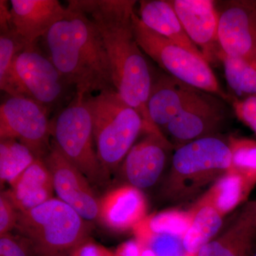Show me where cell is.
Wrapping results in <instances>:
<instances>
[{"label":"cell","mask_w":256,"mask_h":256,"mask_svg":"<svg viewBox=\"0 0 256 256\" xmlns=\"http://www.w3.org/2000/svg\"><path fill=\"white\" fill-rule=\"evenodd\" d=\"M98 28L112 66L116 90L139 112L146 132H162L153 124L148 104L153 77L132 26L134 0H72Z\"/></svg>","instance_id":"6da1fadb"},{"label":"cell","mask_w":256,"mask_h":256,"mask_svg":"<svg viewBox=\"0 0 256 256\" xmlns=\"http://www.w3.org/2000/svg\"><path fill=\"white\" fill-rule=\"evenodd\" d=\"M48 56L76 92L116 90L112 66L98 28L68 1L66 13L44 37Z\"/></svg>","instance_id":"7a4b0ae2"},{"label":"cell","mask_w":256,"mask_h":256,"mask_svg":"<svg viewBox=\"0 0 256 256\" xmlns=\"http://www.w3.org/2000/svg\"><path fill=\"white\" fill-rule=\"evenodd\" d=\"M232 163L228 140L213 136L183 144L172 156L163 193L173 201L188 200L226 173Z\"/></svg>","instance_id":"3957f363"},{"label":"cell","mask_w":256,"mask_h":256,"mask_svg":"<svg viewBox=\"0 0 256 256\" xmlns=\"http://www.w3.org/2000/svg\"><path fill=\"white\" fill-rule=\"evenodd\" d=\"M98 158L106 174L118 169L146 126L140 114L116 90L88 95Z\"/></svg>","instance_id":"277c9868"},{"label":"cell","mask_w":256,"mask_h":256,"mask_svg":"<svg viewBox=\"0 0 256 256\" xmlns=\"http://www.w3.org/2000/svg\"><path fill=\"white\" fill-rule=\"evenodd\" d=\"M15 230L28 239L37 256L68 254L90 238V222L58 198L20 212Z\"/></svg>","instance_id":"5b68a950"},{"label":"cell","mask_w":256,"mask_h":256,"mask_svg":"<svg viewBox=\"0 0 256 256\" xmlns=\"http://www.w3.org/2000/svg\"><path fill=\"white\" fill-rule=\"evenodd\" d=\"M87 96L76 92L68 105L56 112L50 118V136L60 154L94 186L105 182L108 175L98 158Z\"/></svg>","instance_id":"8992f818"},{"label":"cell","mask_w":256,"mask_h":256,"mask_svg":"<svg viewBox=\"0 0 256 256\" xmlns=\"http://www.w3.org/2000/svg\"><path fill=\"white\" fill-rule=\"evenodd\" d=\"M2 92L31 98L46 108L50 114L66 107L76 92L36 43L26 46L18 54Z\"/></svg>","instance_id":"52a82bcc"},{"label":"cell","mask_w":256,"mask_h":256,"mask_svg":"<svg viewBox=\"0 0 256 256\" xmlns=\"http://www.w3.org/2000/svg\"><path fill=\"white\" fill-rule=\"evenodd\" d=\"M132 26L141 50L166 74L224 100H230L228 94L220 87L210 64L203 57L148 28L136 12L132 14Z\"/></svg>","instance_id":"ba28073f"},{"label":"cell","mask_w":256,"mask_h":256,"mask_svg":"<svg viewBox=\"0 0 256 256\" xmlns=\"http://www.w3.org/2000/svg\"><path fill=\"white\" fill-rule=\"evenodd\" d=\"M50 114L31 98L6 94L0 106V140H16L44 159L52 148Z\"/></svg>","instance_id":"9c48e42d"},{"label":"cell","mask_w":256,"mask_h":256,"mask_svg":"<svg viewBox=\"0 0 256 256\" xmlns=\"http://www.w3.org/2000/svg\"><path fill=\"white\" fill-rule=\"evenodd\" d=\"M216 8L222 53L256 62V0L216 2Z\"/></svg>","instance_id":"30bf717a"},{"label":"cell","mask_w":256,"mask_h":256,"mask_svg":"<svg viewBox=\"0 0 256 256\" xmlns=\"http://www.w3.org/2000/svg\"><path fill=\"white\" fill-rule=\"evenodd\" d=\"M143 134L144 137L128 152L118 169L126 184L141 191L160 181L172 159V151L174 150L163 133Z\"/></svg>","instance_id":"8fae6325"},{"label":"cell","mask_w":256,"mask_h":256,"mask_svg":"<svg viewBox=\"0 0 256 256\" xmlns=\"http://www.w3.org/2000/svg\"><path fill=\"white\" fill-rule=\"evenodd\" d=\"M224 101L205 92L165 127L162 131L165 138L175 150L192 141L217 136L226 117Z\"/></svg>","instance_id":"7c38bea8"},{"label":"cell","mask_w":256,"mask_h":256,"mask_svg":"<svg viewBox=\"0 0 256 256\" xmlns=\"http://www.w3.org/2000/svg\"><path fill=\"white\" fill-rule=\"evenodd\" d=\"M44 160L52 173L54 192L58 198L74 208L87 222L98 220L99 200L82 172L69 162L52 143L50 151Z\"/></svg>","instance_id":"4fadbf2b"},{"label":"cell","mask_w":256,"mask_h":256,"mask_svg":"<svg viewBox=\"0 0 256 256\" xmlns=\"http://www.w3.org/2000/svg\"><path fill=\"white\" fill-rule=\"evenodd\" d=\"M186 35L210 64L220 62L218 12L213 0H170Z\"/></svg>","instance_id":"5bb4252c"},{"label":"cell","mask_w":256,"mask_h":256,"mask_svg":"<svg viewBox=\"0 0 256 256\" xmlns=\"http://www.w3.org/2000/svg\"><path fill=\"white\" fill-rule=\"evenodd\" d=\"M204 92L166 74L153 77L148 104L150 117L162 132L180 112L198 100Z\"/></svg>","instance_id":"9a60e30c"},{"label":"cell","mask_w":256,"mask_h":256,"mask_svg":"<svg viewBox=\"0 0 256 256\" xmlns=\"http://www.w3.org/2000/svg\"><path fill=\"white\" fill-rule=\"evenodd\" d=\"M146 212L148 202L142 191L126 184L99 200L98 220L114 232L132 230L148 216Z\"/></svg>","instance_id":"2e32d148"},{"label":"cell","mask_w":256,"mask_h":256,"mask_svg":"<svg viewBox=\"0 0 256 256\" xmlns=\"http://www.w3.org/2000/svg\"><path fill=\"white\" fill-rule=\"evenodd\" d=\"M12 26L26 45L36 44L65 16L66 8L58 0H12Z\"/></svg>","instance_id":"e0dca14e"},{"label":"cell","mask_w":256,"mask_h":256,"mask_svg":"<svg viewBox=\"0 0 256 256\" xmlns=\"http://www.w3.org/2000/svg\"><path fill=\"white\" fill-rule=\"evenodd\" d=\"M256 236V202H249L228 228L196 256H252Z\"/></svg>","instance_id":"ac0fdd59"},{"label":"cell","mask_w":256,"mask_h":256,"mask_svg":"<svg viewBox=\"0 0 256 256\" xmlns=\"http://www.w3.org/2000/svg\"><path fill=\"white\" fill-rule=\"evenodd\" d=\"M5 192L20 212L31 210L54 198L53 178L44 160L36 158Z\"/></svg>","instance_id":"d6986e66"},{"label":"cell","mask_w":256,"mask_h":256,"mask_svg":"<svg viewBox=\"0 0 256 256\" xmlns=\"http://www.w3.org/2000/svg\"><path fill=\"white\" fill-rule=\"evenodd\" d=\"M139 4L138 15L146 26L204 58L186 35L170 0H141Z\"/></svg>","instance_id":"ffe728a7"},{"label":"cell","mask_w":256,"mask_h":256,"mask_svg":"<svg viewBox=\"0 0 256 256\" xmlns=\"http://www.w3.org/2000/svg\"><path fill=\"white\" fill-rule=\"evenodd\" d=\"M252 190L240 175L228 170L210 186L196 204L214 207L224 216L245 201Z\"/></svg>","instance_id":"44dd1931"},{"label":"cell","mask_w":256,"mask_h":256,"mask_svg":"<svg viewBox=\"0 0 256 256\" xmlns=\"http://www.w3.org/2000/svg\"><path fill=\"white\" fill-rule=\"evenodd\" d=\"M191 210L194 216L184 236V245L188 252L196 256L218 233L224 216L210 205L196 204Z\"/></svg>","instance_id":"7402d4cb"},{"label":"cell","mask_w":256,"mask_h":256,"mask_svg":"<svg viewBox=\"0 0 256 256\" xmlns=\"http://www.w3.org/2000/svg\"><path fill=\"white\" fill-rule=\"evenodd\" d=\"M220 63L232 99L256 97V62L228 56L222 53Z\"/></svg>","instance_id":"603a6c76"},{"label":"cell","mask_w":256,"mask_h":256,"mask_svg":"<svg viewBox=\"0 0 256 256\" xmlns=\"http://www.w3.org/2000/svg\"><path fill=\"white\" fill-rule=\"evenodd\" d=\"M36 159L28 146L16 140H0L1 185L14 182Z\"/></svg>","instance_id":"cb8c5ba5"},{"label":"cell","mask_w":256,"mask_h":256,"mask_svg":"<svg viewBox=\"0 0 256 256\" xmlns=\"http://www.w3.org/2000/svg\"><path fill=\"white\" fill-rule=\"evenodd\" d=\"M134 238L154 256H196L188 252L184 245V236L151 232L138 224L132 229Z\"/></svg>","instance_id":"d4e9b609"},{"label":"cell","mask_w":256,"mask_h":256,"mask_svg":"<svg viewBox=\"0 0 256 256\" xmlns=\"http://www.w3.org/2000/svg\"><path fill=\"white\" fill-rule=\"evenodd\" d=\"M228 140L232 153L229 171L240 175L252 190L256 184V141L234 136Z\"/></svg>","instance_id":"484cf974"},{"label":"cell","mask_w":256,"mask_h":256,"mask_svg":"<svg viewBox=\"0 0 256 256\" xmlns=\"http://www.w3.org/2000/svg\"><path fill=\"white\" fill-rule=\"evenodd\" d=\"M194 214L191 210H166L148 216L141 222L143 226L154 233L168 234L184 236L191 225Z\"/></svg>","instance_id":"4316f807"},{"label":"cell","mask_w":256,"mask_h":256,"mask_svg":"<svg viewBox=\"0 0 256 256\" xmlns=\"http://www.w3.org/2000/svg\"><path fill=\"white\" fill-rule=\"evenodd\" d=\"M28 46L12 28L0 31V88L9 80L15 58Z\"/></svg>","instance_id":"83f0119b"},{"label":"cell","mask_w":256,"mask_h":256,"mask_svg":"<svg viewBox=\"0 0 256 256\" xmlns=\"http://www.w3.org/2000/svg\"><path fill=\"white\" fill-rule=\"evenodd\" d=\"M0 256H37L30 240L12 233L0 236Z\"/></svg>","instance_id":"f1b7e54d"},{"label":"cell","mask_w":256,"mask_h":256,"mask_svg":"<svg viewBox=\"0 0 256 256\" xmlns=\"http://www.w3.org/2000/svg\"><path fill=\"white\" fill-rule=\"evenodd\" d=\"M18 213L20 212L6 192H2L0 194V236L11 233L16 228Z\"/></svg>","instance_id":"f546056e"},{"label":"cell","mask_w":256,"mask_h":256,"mask_svg":"<svg viewBox=\"0 0 256 256\" xmlns=\"http://www.w3.org/2000/svg\"><path fill=\"white\" fill-rule=\"evenodd\" d=\"M236 116L256 134V97L232 99Z\"/></svg>","instance_id":"4dcf8cb0"},{"label":"cell","mask_w":256,"mask_h":256,"mask_svg":"<svg viewBox=\"0 0 256 256\" xmlns=\"http://www.w3.org/2000/svg\"><path fill=\"white\" fill-rule=\"evenodd\" d=\"M67 256H114V252L88 238L67 254Z\"/></svg>","instance_id":"1f68e13d"},{"label":"cell","mask_w":256,"mask_h":256,"mask_svg":"<svg viewBox=\"0 0 256 256\" xmlns=\"http://www.w3.org/2000/svg\"><path fill=\"white\" fill-rule=\"evenodd\" d=\"M114 256H142V246L136 238L121 244L114 250Z\"/></svg>","instance_id":"d6a6232c"},{"label":"cell","mask_w":256,"mask_h":256,"mask_svg":"<svg viewBox=\"0 0 256 256\" xmlns=\"http://www.w3.org/2000/svg\"><path fill=\"white\" fill-rule=\"evenodd\" d=\"M142 256H154L150 250L148 249L144 248L142 247Z\"/></svg>","instance_id":"836d02e7"},{"label":"cell","mask_w":256,"mask_h":256,"mask_svg":"<svg viewBox=\"0 0 256 256\" xmlns=\"http://www.w3.org/2000/svg\"><path fill=\"white\" fill-rule=\"evenodd\" d=\"M38 256H67L66 254H47V255H42Z\"/></svg>","instance_id":"e575fe53"},{"label":"cell","mask_w":256,"mask_h":256,"mask_svg":"<svg viewBox=\"0 0 256 256\" xmlns=\"http://www.w3.org/2000/svg\"><path fill=\"white\" fill-rule=\"evenodd\" d=\"M252 256H256V250L255 252H252Z\"/></svg>","instance_id":"d590c367"}]
</instances>
